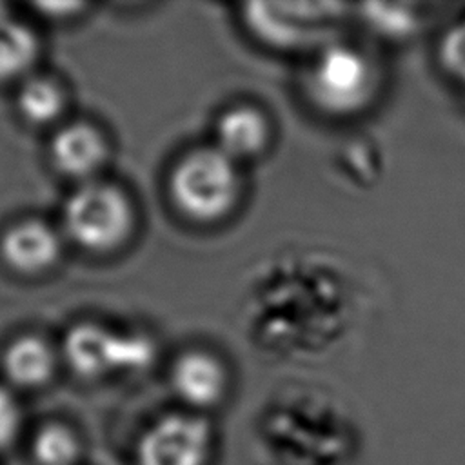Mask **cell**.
Segmentation results:
<instances>
[{"instance_id": "6da1fadb", "label": "cell", "mask_w": 465, "mask_h": 465, "mask_svg": "<svg viewBox=\"0 0 465 465\" xmlns=\"http://www.w3.org/2000/svg\"><path fill=\"white\" fill-rule=\"evenodd\" d=\"M378 87L374 64L360 49L327 44L312 62L307 76L311 100L334 116L363 111Z\"/></svg>"}, {"instance_id": "7a4b0ae2", "label": "cell", "mask_w": 465, "mask_h": 465, "mask_svg": "<svg viewBox=\"0 0 465 465\" xmlns=\"http://www.w3.org/2000/svg\"><path fill=\"white\" fill-rule=\"evenodd\" d=\"M240 178L236 162L216 147L196 149L183 156L171 174V194L176 207L198 222H213L231 211Z\"/></svg>"}, {"instance_id": "3957f363", "label": "cell", "mask_w": 465, "mask_h": 465, "mask_svg": "<svg viewBox=\"0 0 465 465\" xmlns=\"http://www.w3.org/2000/svg\"><path fill=\"white\" fill-rule=\"evenodd\" d=\"M133 225V207L122 189L105 182L82 183L64 205V227L89 251L120 245Z\"/></svg>"}, {"instance_id": "277c9868", "label": "cell", "mask_w": 465, "mask_h": 465, "mask_svg": "<svg viewBox=\"0 0 465 465\" xmlns=\"http://www.w3.org/2000/svg\"><path fill=\"white\" fill-rule=\"evenodd\" d=\"M153 354V343L145 336L111 331L94 322L74 325L64 340L67 363L85 378H96L111 371L143 369Z\"/></svg>"}, {"instance_id": "5b68a950", "label": "cell", "mask_w": 465, "mask_h": 465, "mask_svg": "<svg viewBox=\"0 0 465 465\" xmlns=\"http://www.w3.org/2000/svg\"><path fill=\"white\" fill-rule=\"evenodd\" d=\"M213 427L196 412H171L154 420L138 438L136 465H207Z\"/></svg>"}, {"instance_id": "8992f818", "label": "cell", "mask_w": 465, "mask_h": 465, "mask_svg": "<svg viewBox=\"0 0 465 465\" xmlns=\"http://www.w3.org/2000/svg\"><path fill=\"white\" fill-rule=\"evenodd\" d=\"M343 4H254L252 24L272 42L287 47H307L325 42L343 18Z\"/></svg>"}, {"instance_id": "52a82bcc", "label": "cell", "mask_w": 465, "mask_h": 465, "mask_svg": "<svg viewBox=\"0 0 465 465\" xmlns=\"http://www.w3.org/2000/svg\"><path fill=\"white\" fill-rule=\"evenodd\" d=\"M171 387L187 407L211 409L225 396L227 372L213 354L191 351L174 361Z\"/></svg>"}, {"instance_id": "ba28073f", "label": "cell", "mask_w": 465, "mask_h": 465, "mask_svg": "<svg viewBox=\"0 0 465 465\" xmlns=\"http://www.w3.org/2000/svg\"><path fill=\"white\" fill-rule=\"evenodd\" d=\"M0 252L9 267L24 274L49 269L60 254V240L53 227L40 220H24L5 231Z\"/></svg>"}, {"instance_id": "9c48e42d", "label": "cell", "mask_w": 465, "mask_h": 465, "mask_svg": "<svg viewBox=\"0 0 465 465\" xmlns=\"http://www.w3.org/2000/svg\"><path fill=\"white\" fill-rule=\"evenodd\" d=\"M51 156L58 171L73 178L93 176L105 162L107 145L104 136L89 124H69L51 142Z\"/></svg>"}, {"instance_id": "30bf717a", "label": "cell", "mask_w": 465, "mask_h": 465, "mask_svg": "<svg viewBox=\"0 0 465 465\" xmlns=\"http://www.w3.org/2000/svg\"><path fill=\"white\" fill-rule=\"evenodd\" d=\"M269 136L265 116L249 105H238L223 113L216 125V149L232 162L258 154Z\"/></svg>"}, {"instance_id": "8fae6325", "label": "cell", "mask_w": 465, "mask_h": 465, "mask_svg": "<svg viewBox=\"0 0 465 465\" xmlns=\"http://www.w3.org/2000/svg\"><path fill=\"white\" fill-rule=\"evenodd\" d=\"M56 369L53 347L38 336L16 338L4 354V372L20 389H38L45 385Z\"/></svg>"}, {"instance_id": "7c38bea8", "label": "cell", "mask_w": 465, "mask_h": 465, "mask_svg": "<svg viewBox=\"0 0 465 465\" xmlns=\"http://www.w3.org/2000/svg\"><path fill=\"white\" fill-rule=\"evenodd\" d=\"M38 42L22 22L0 15V80H11L25 73L36 60Z\"/></svg>"}, {"instance_id": "4fadbf2b", "label": "cell", "mask_w": 465, "mask_h": 465, "mask_svg": "<svg viewBox=\"0 0 465 465\" xmlns=\"http://www.w3.org/2000/svg\"><path fill=\"white\" fill-rule=\"evenodd\" d=\"M82 445L71 427L60 421L42 425L31 440L35 465H78Z\"/></svg>"}, {"instance_id": "5bb4252c", "label": "cell", "mask_w": 465, "mask_h": 465, "mask_svg": "<svg viewBox=\"0 0 465 465\" xmlns=\"http://www.w3.org/2000/svg\"><path fill=\"white\" fill-rule=\"evenodd\" d=\"M65 107V98L60 85L49 78H31L18 93V109L24 118L36 125L54 122Z\"/></svg>"}, {"instance_id": "9a60e30c", "label": "cell", "mask_w": 465, "mask_h": 465, "mask_svg": "<svg viewBox=\"0 0 465 465\" xmlns=\"http://www.w3.org/2000/svg\"><path fill=\"white\" fill-rule=\"evenodd\" d=\"M363 11L376 31L392 38L409 36L418 25L416 13L405 4H367Z\"/></svg>"}, {"instance_id": "2e32d148", "label": "cell", "mask_w": 465, "mask_h": 465, "mask_svg": "<svg viewBox=\"0 0 465 465\" xmlns=\"http://www.w3.org/2000/svg\"><path fill=\"white\" fill-rule=\"evenodd\" d=\"M22 427V409L15 394L0 385V452L15 443Z\"/></svg>"}, {"instance_id": "e0dca14e", "label": "cell", "mask_w": 465, "mask_h": 465, "mask_svg": "<svg viewBox=\"0 0 465 465\" xmlns=\"http://www.w3.org/2000/svg\"><path fill=\"white\" fill-rule=\"evenodd\" d=\"M445 69L465 87V24L449 31L440 49Z\"/></svg>"}]
</instances>
